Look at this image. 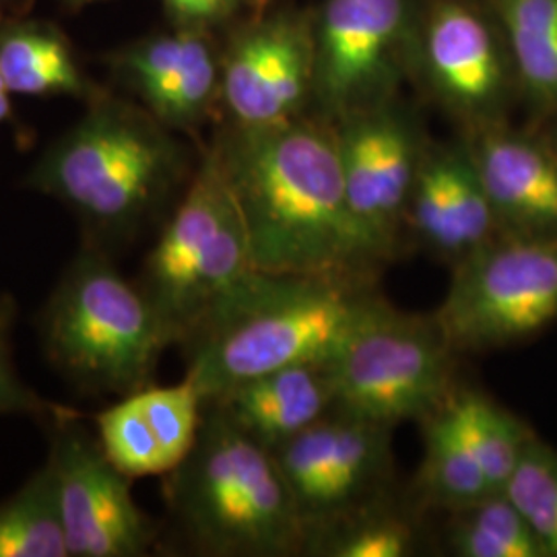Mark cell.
I'll return each mask as SVG.
<instances>
[{"label":"cell","mask_w":557,"mask_h":557,"mask_svg":"<svg viewBox=\"0 0 557 557\" xmlns=\"http://www.w3.org/2000/svg\"><path fill=\"white\" fill-rule=\"evenodd\" d=\"M215 151L257 271L374 281L384 262L347 202L337 135L299 120L238 126Z\"/></svg>","instance_id":"1"},{"label":"cell","mask_w":557,"mask_h":557,"mask_svg":"<svg viewBox=\"0 0 557 557\" xmlns=\"http://www.w3.org/2000/svg\"><path fill=\"white\" fill-rule=\"evenodd\" d=\"M388 301L368 278L255 271L180 341L205 405L242 382L331 361Z\"/></svg>","instance_id":"2"},{"label":"cell","mask_w":557,"mask_h":557,"mask_svg":"<svg viewBox=\"0 0 557 557\" xmlns=\"http://www.w3.org/2000/svg\"><path fill=\"white\" fill-rule=\"evenodd\" d=\"M165 498L180 531L200 554H306L308 529L273 453L215 405H205L197 444L168 473Z\"/></svg>","instance_id":"3"},{"label":"cell","mask_w":557,"mask_h":557,"mask_svg":"<svg viewBox=\"0 0 557 557\" xmlns=\"http://www.w3.org/2000/svg\"><path fill=\"white\" fill-rule=\"evenodd\" d=\"M176 165L174 145L153 122L114 101H98L46 151L29 186L77 215L83 244L112 255L156 215Z\"/></svg>","instance_id":"4"},{"label":"cell","mask_w":557,"mask_h":557,"mask_svg":"<svg viewBox=\"0 0 557 557\" xmlns=\"http://www.w3.org/2000/svg\"><path fill=\"white\" fill-rule=\"evenodd\" d=\"M46 358L83 393L128 397L153 384L170 329L110 252L83 244L40 314Z\"/></svg>","instance_id":"5"},{"label":"cell","mask_w":557,"mask_h":557,"mask_svg":"<svg viewBox=\"0 0 557 557\" xmlns=\"http://www.w3.org/2000/svg\"><path fill=\"white\" fill-rule=\"evenodd\" d=\"M255 271L238 199L211 151L165 221L137 283L180 343Z\"/></svg>","instance_id":"6"},{"label":"cell","mask_w":557,"mask_h":557,"mask_svg":"<svg viewBox=\"0 0 557 557\" xmlns=\"http://www.w3.org/2000/svg\"><path fill=\"white\" fill-rule=\"evenodd\" d=\"M457 356L434 314H407L388 304L331 359L335 409L391 428L423 421L457 388Z\"/></svg>","instance_id":"7"},{"label":"cell","mask_w":557,"mask_h":557,"mask_svg":"<svg viewBox=\"0 0 557 557\" xmlns=\"http://www.w3.org/2000/svg\"><path fill=\"white\" fill-rule=\"evenodd\" d=\"M434 317L457 354L535 335L557 319V236L499 234L453 267Z\"/></svg>","instance_id":"8"},{"label":"cell","mask_w":557,"mask_h":557,"mask_svg":"<svg viewBox=\"0 0 557 557\" xmlns=\"http://www.w3.org/2000/svg\"><path fill=\"white\" fill-rule=\"evenodd\" d=\"M50 425L48 467L71 557H140L156 545V529L137 506L131 478L101 450L69 407Z\"/></svg>","instance_id":"9"},{"label":"cell","mask_w":557,"mask_h":557,"mask_svg":"<svg viewBox=\"0 0 557 557\" xmlns=\"http://www.w3.org/2000/svg\"><path fill=\"white\" fill-rule=\"evenodd\" d=\"M393 430L333 409L271 450L308 533L382 499L393 471Z\"/></svg>","instance_id":"10"},{"label":"cell","mask_w":557,"mask_h":557,"mask_svg":"<svg viewBox=\"0 0 557 557\" xmlns=\"http://www.w3.org/2000/svg\"><path fill=\"white\" fill-rule=\"evenodd\" d=\"M347 202L382 262L398 252L407 205L418 178V145L398 114H354L337 135Z\"/></svg>","instance_id":"11"},{"label":"cell","mask_w":557,"mask_h":557,"mask_svg":"<svg viewBox=\"0 0 557 557\" xmlns=\"http://www.w3.org/2000/svg\"><path fill=\"white\" fill-rule=\"evenodd\" d=\"M405 225L418 244L450 267L498 238L496 213L469 151L421 158Z\"/></svg>","instance_id":"12"},{"label":"cell","mask_w":557,"mask_h":557,"mask_svg":"<svg viewBox=\"0 0 557 557\" xmlns=\"http://www.w3.org/2000/svg\"><path fill=\"white\" fill-rule=\"evenodd\" d=\"M310 87V59L298 32L267 25L239 41L223 73V100L244 128L296 120Z\"/></svg>","instance_id":"13"},{"label":"cell","mask_w":557,"mask_h":557,"mask_svg":"<svg viewBox=\"0 0 557 557\" xmlns=\"http://www.w3.org/2000/svg\"><path fill=\"white\" fill-rule=\"evenodd\" d=\"M403 17V0H329L319 73L329 108L351 110L379 85Z\"/></svg>","instance_id":"14"},{"label":"cell","mask_w":557,"mask_h":557,"mask_svg":"<svg viewBox=\"0 0 557 557\" xmlns=\"http://www.w3.org/2000/svg\"><path fill=\"white\" fill-rule=\"evenodd\" d=\"M499 234L557 236V158L517 135L487 131L469 149Z\"/></svg>","instance_id":"15"},{"label":"cell","mask_w":557,"mask_h":557,"mask_svg":"<svg viewBox=\"0 0 557 557\" xmlns=\"http://www.w3.org/2000/svg\"><path fill=\"white\" fill-rule=\"evenodd\" d=\"M215 405L239 430L275 450L337 407L331 361L299 363L242 382Z\"/></svg>","instance_id":"16"},{"label":"cell","mask_w":557,"mask_h":557,"mask_svg":"<svg viewBox=\"0 0 557 557\" xmlns=\"http://www.w3.org/2000/svg\"><path fill=\"white\" fill-rule=\"evenodd\" d=\"M124 71L149 110L174 126L197 122L218 85L209 48L195 36L149 41L126 57Z\"/></svg>","instance_id":"17"},{"label":"cell","mask_w":557,"mask_h":557,"mask_svg":"<svg viewBox=\"0 0 557 557\" xmlns=\"http://www.w3.org/2000/svg\"><path fill=\"white\" fill-rule=\"evenodd\" d=\"M432 77L450 106L481 114L498 100L502 64L487 27L465 7L444 4L428 32Z\"/></svg>","instance_id":"18"},{"label":"cell","mask_w":557,"mask_h":557,"mask_svg":"<svg viewBox=\"0 0 557 557\" xmlns=\"http://www.w3.org/2000/svg\"><path fill=\"white\" fill-rule=\"evenodd\" d=\"M423 423V460L418 492L428 506L448 515L490 494H496L478 458L458 436L444 407Z\"/></svg>","instance_id":"19"},{"label":"cell","mask_w":557,"mask_h":557,"mask_svg":"<svg viewBox=\"0 0 557 557\" xmlns=\"http://www.w3.org/2000/svg\"><path fill=\"white\" fill-rule=\"evenodd\" d=\"M444 411L478 458L492 487L502 492L533 438L529 428L492 398L469 388H455L444 403Z\"/></svg>","instance_id":"20"},{"label":"cell","mask_w":557,"mask_h":557,"mask_svg":"<svg viewBox=\"0 0 557 557\" xmlns=\"http://www.w3.org/2000/svg\"><path fill=\"white\" fill-rule=\"evenodd\" d=\"M0 557H71L48 462L0 502Z\"/></svg>","instance_id":"21"},{"label":"cell","mask_w":557,"mask_h":557,"mask_svg":"<svg viewBox=\"0 0 557 557\" xmlns=\"http://www.w3.org/2000/svg\"><path fill=\"white\" fill-rule=\"evenodd\" d=\"M0 73L9 94H85V81L66 44L34 27L0 36Z\"/></svg>","instance_id":"22"},{"label":"cell","mask_w":557,"mask_h":557,"mask_svg":"<svg viewBox=\"0 0 557 557\" xmlns=\"http://www.w3.org/2000/svg\"><path fill=\"white\" fill-rule=\"evenodd\" d=\"M446 539L458 557H545L533 529L504 492L450 512Z\"/></svg>","instance_id":"23"},{"label":"cell","mask_w":557,"mask_h":557,"mask_svg":"<svg viewBox=\"0 0 557 557\" xmlns=\"http://www.w3.org/2000/svg\"><path fill=\"white\" fill-rule=\"evenodd\" d=\"M413 522L382 502L356 508L308 533L306 554L329 557H405L416 552Z\"/></svg>","instance_id":"24"},{"label":"cell","mask_w":557,"mask_h":557,"mask_svg":"<svg viewBox=\"0 0 557 557\" xmlns=\"http://www.w3.org/2000/svg\"><path fill=\"white\" fill-rule=\"evenodd\" d=\"M527 87L557 103V0H496Z\"/></svg>","instance_id":"25"},{"label":"cell","mask_w":557,"mask_h":557,"mask_svg":"<svg viewBox=\"0 0 557 557\" xmlns=\"http://www.w3.org/2000/svg\"><path fill=\"white\" fill-rule=\"evenodd\" d=\"M96 425L103 455L126 478L170 473L160 440L147 421L137 393L103 409L96 416Z\"/></svg>","instance_id":"26"},{"label":"cell","mask_w":557,"mask_h":557,"mask_svg":"<svg viewBox=\"0 0 557 557\" xmlns=\"http://www.w3.org/2000/svg\"><path fill=\"white\" fill-rule=\"evenodd\" d=\"M502 492L529 522L545 557H557V450L533 436Z\"/></svg>","instance_id":"27"},{"label":"cell","mask_w":557,"mask_h":557,"mask_svg":"<svg viewBox=\"0 0 557 557\" xmlns=\"http://www.w3.org/2000/svg\"><path fill=\"white\" fill-rule=\"evenodd\" d=\"M147 421L160 440L161 450L174 471L190 455L199 438L205 398L197 384L186 379L172 386H147L137 393Z\"/></svg>","instance_id":"28"},{"label":"cell","mask_w":557,"mask_h":557,"mask_svg":"<svg viewBox=\"0 0 557 557\" xmlns=\"http://www.w3.org/2000/svg\"><path fill=\"white\" fill-rule=\"evenodd\" d=\"M17 320V301L0 294V416H27L50 421L66 407L41 398L21 380L13 359V326Z\"/></svg>","instance_id":"29"},{"label":"cell","mask_w":557,"mask_h":557,"mask_svg":"<svg viewBox=\"0 0 557 557\" xmlns=\"http://www.w3.org/2000/svg\"><path fill=\"white\" fill-rule=\"evenodd\" d=\"M168 7L186 21L220 20L230 11L234 0H165Z\"/></svg>","instance_id":"30"},{"label":"cell","mask_w":557,"mask_h":557,"mask_svg":"<svg viewBox=\"0 0 557 557\" xmlns=\"http://www.w3.org/2000/svg\"><path fill=\"white\" fill-rule=\"evenodd\" d=\"M13 116V108H11V100H9V91L0 94V124L11 120Z\"/></svg>","instance_id":"31"},{"label":"cell","mask_w":557,"mask_h":557,"mask_svg":"<svg viewBox=\"0 0 557 557\" xmlns=\"http://www.w3.org/2000/svg\"><path fill=\"white\" fill-rule=\"evenodd\" d=\"M2 91H9V89H7V85H4V79H2V73H0V94H2Z\"/></svg>","instance_id":"32"}]
</instances>
